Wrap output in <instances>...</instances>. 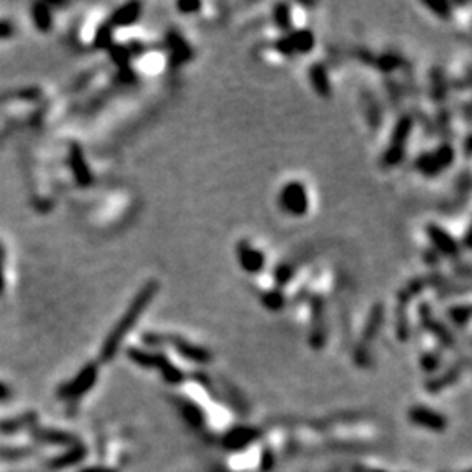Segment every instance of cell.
<instances>
[{"mask_svg": "<svg viewBox=\"0 0 472 472\" xmlns=\"http://www.w3.org/2000/svg\"><path fill=\"white\" fill-rule=\"evenodd\" d=\"M69 159H71L72 172H74V177H75V181H78V184L81 185V188H88V185H91L93 175H91V172H89L88 165H86V159H84V156H82V149L79 147L78 144L71 145V156H69Z\"/></svg>", "mask_w": 472, "mask_h": 472, "instance_id": "7c38bea8", "label": "cell"}, {"mask_svg": "<svg viewBox=\"0 0 472 472\" xmlns=\"http://www.w3.org/2000/svg\"><path fill=\"white\" fill-rule=\"evenodd\" d=\"M311 331H310V345L315 350H320L325 343V301L320 294L311 296Z\"/></svg>", "mask_w": 472, "mask_h": 472, "instance_id": "5b68a950", "label": "cell"}, {"mask_svg": "<svg viewBox=\"0 0 472 472\" xmlns=\"http://www.w3.org/2000/svg\"><path fill=\"white\" fill-rule=\"evenodd\" d=\"M425 231H427L428 240H430L432 247H434L432 251H435L439 255H444V257H458V254H460V244L455 240L446 229L430 222V224H427Z\"/></svg>", "mask_w": 472, "mask_h": 472, "instance_id": "52a82bcc", "label": "cell"}, {"mask_svg": "<svg viewBox=\"0 0 472 472\" xmlns=\"http://www.w3.org/2000/svg\"><path fill=\"white\" fill-rule=\"evenodd\" d=\"M236 257H238L242 269L247 271L248 275L261 273L266 266L264 254L252 244H248V242H240L236 245Z\"/></svg>", "mask_w": 472, "mask_h": 472, "instance_id": "9c48e42d", "label": "cell"}, {"mask_svg": "<svg viewBox=\"0 0 472 472\" xmlns=\"http://www.w3.org/2000/svg\"><path fill=\"white\" fill-rule=\"evenodd\" d=\"M96 376H98V369L95 364H88L81 373L74 378L72 381L60 387L58 395L63 399H78L84 395L93 385L96 383Z\"/></svg>", "mask_w": 472, "mask_h": 472, "instance_id": "8992f818", "label": "cell"}, {"mask_svg": "<svg viewBox=\"0 0 472 472\" xmlns=\"http://www.w3.org/2000/svg\"><path fill=\"white\" fill-rule=\"evenodd\" d=\"M275 49H277V51L284 56L294 55V51H292V46H291V42H289L287 35H285V37H282V39H278V41L275 42Z\"/></svg>", "mask_w": 472, "mask_h": 472, "instance_id": "836d02e7", "label": "cell"}, {"mask_svg": "<svg viewBox=\"0 0 472 472\" xmlns=\"http://www.w3.org/2000/svg\"><path fill=\"white\" fill-rule=\"evenodd\" d=\"M362 105H364L365 111V119H367L369 126L373 129H378L381 125V109L380 104H378L374 96L371 93L364 91V96H362Z\"/></svg>", "mask_w": 472, "mask_h": 472, "instance_id": "ac0fdd59", "label": "cell"}, {"mask_svg": "<svg viewBox=\"0 0 472 472\" xmlns=\"http://www.w3.org/2000/svg\"><path fill=\"white\" fill-rule=\"evenodd\" d=\"M292 277H294V266L289 264V262H282L273 271L275 287L284 289V285H287L292 280Z\"/></svg>", "mask_w": 472, "mask_h": 472, "instance_id": "cb8c5ba5", "label": "cell"}, {"mask_svg": "<svg viewBox=\"0 0 472 472\" xmlns=\"http://www.w3.org/2000/svg\"><path fill=\"white\" fill-rule=\"evenodd\" d=\"M411 129H413V116L402 114L401 118L397 119V122H395L394 131H392L390 144L387 145V149H385L383 152V158H381V165L387 166V168H394V166H397L399 163L404 159Z\"/></svg>", "mask_w": 472, "mask_h": 472, "instance_id": "7a4b0ae2", "label": "cell"}, {"mask_svg": "<svg viewBox=\"0 0 472 472\" xmlns=\"http://www.w3.org/2000/svg\"><path fill=\"white\" fill-rule=\"evenodd\" d=\"M465 156H467V158H469V156H471V135H467V137H465Z\"/></svg>", "mask_w": 472, "mask_h": 472, "instance_id": "74e56055", "label": "cell"}, {"mask_svg": "<svg viewBox=\"0 0 472 472\" xmlns=\"http://www.w3.org/2000/svg\"><path fill=\"white\" fill-rule=\"evenodd\" d=\"M424 6L441 19H450L451 15H453L451 12V6L448 2H424Z\"/></svg>", "mask_w": 472, "mask_h": 472, "instance_id": "f1b7e54d", "label": "cell"}, {"mask_svg": "<svg viewBox=\"0 0 472 472\" xmlns=\"http://www.w3.org/2000/svg\"><path fill=\"white\" fill-rule=\"evenodd\" d=\"M395 320H397V338L401 341H408V338H410V318H408V305H402V302H399Z\"/></svg>", "mask_w": 472, "mask_h": 472, "instance_id": "ffe728a7", "label": "cell"}, {"mask_svg": "<svg viewBox=\"0 0 472 472\" xmlns=\"http://www.w3.org/2000/svg\"><path fill=\"white\" fill-rule=\"evenodd\" d=\"M418 314H420L421 325H424L428 332H432V334H434L435 338L444 345V347H453L455 345L453 334H451L450 329L444 325V322H441L439 318L435 317L434 310H432V307L428 305V302H420Z\"/></svg>", "mask_w": 472, "mask_h": 472, "instance_id": "ba28073f", "label": "cell"}, {"mask_svg": "<svg viewBox=\"0 0 472 472\" xmlns=\"http://www.w3.org/2000/svg\"><path fill=\"white\" fill-rule=\"evenodd\" d=\"M82 457H84V450H82V446H75L74 450H71L69 453L56 458V460L51 464V467H55V469L66 467V465H72V464H75V462H79Z\"/></svg>", "mask_w": 472, "mask_h": 472, "instance_id": "4316f807", "label": "cell"}, {"mask_svg": "<svg viewBox=\"0 0 472 472\" xmlns=\"http://www.w3.org/2000/svg\"><path fill=\"white\" fill-rule=\"evenodd\" d=\"M437 364H439V358H437V355L427 354L424 357V367L427 369V371H432V369H435L437 367Z\"/></svg>", "mask_w": 472, "mask_h": 472, "instance_id": "e575fe53", "label": "cell"}, {"mask_svg": "<svg viewBox=\"0 0 472 472\" xmlns=\"http://www.w3.org/2000/svg\"><path fill=\"white\" fill-rule=\"evenodd\" d=\"M455 161V149L450 142H444L432 152H424L417 158L415 166L425 177H435Z\"/></svg>", "mask_w": 472, "mask_h": 472, "instance_id": "277c9868", "label": "cell"}, {"mask_svg": "<svg viewBox=\"0 0 472 472\" xmlns=\"http://www.w3.org/2000/svg\"><path fill=\"white\" fill-rule=\"evenodd\" d=\"M166 343L172 345L177 354H181L182 357L189 358V361L201 362V364L210 361V352H208L207 348H201V347H198V345L189 343V341L184 340V338H179V336H165V345Z\"/></svg>", "mask_w": 472, "mask_h": 472, "instance_id": "30bf717a", "label": "cell"}, {"mask_svg": "<svg viewBox=\"0 0 472 472\" xmlns=\"http://www.w3.org/2000/svg\"><path fill=\"white\" fill-rule=\"evenodd\" d=\"M450 111L448 109H441L439 111V116H437V129L441 131V135L443 137H450Z\"/></svg>", "mask_w": 472, "mask_h": 472, "instance_id": "f546056e", "label": "cell"}, {"mask_svg": "<svg viewBox=\"0 0 472 472\" xmlns=\"http://www.w3.org/2000/svg\"><path fill=\"white\" fill-rule=\"evenodd\" d=\"M9 35H12V25L0 21V37H9Z\"/></svg>", "mask_w": 472, "mask_h": 472, "instance_id": "d590c367", "label": "cell"}, {"mask_svg": "<svg viewBox=\"0 0 472 472\" xmlns=\"http://www.w3.org/2000/svg\"><path fill=\"white\" fill-rule=\"evenodd\" d=\"M9 395H11V390L0 381V401H8Z\"/></svg>", "mask_w": 472, "mask_h": 472, "instance_id": "8d00e7d4", "label": "cell"}, {"mask_svg": "<svg viewBox=\"0 0 472 472\" xmlns=\"http://www.w3.org/2000/svg\"><path fill=\"white\" fill-rule=\"evenodd\" d=\"M4 289V273H2V254H0V292Z\"/></svg>", "mask_w": 472, "mask_h": 472, "instance_id": "f35d334b", "label": "cell"}, {"mask_svg": "<svg viewBox=\"0 0 472 472\" xmlns=\"http://www.w3.org/2000/svg\"><path fill=\"white\" fill-rule=\"evenodd\" d=\"M158 291H159V284L156 280H149L147 284L138 291V294L133 298L131 305L128 307L126 314L119 318L116 327L112 329L111 334L107 336V340H105L104 347H102V361L107 362V361H111V358H114V355L118 354L119 347H121L126 334L131 331L133 325L137 324V320L142 317L145 308L149 307V302L156 298Z\"/></svg>", "mask_w": 472, "mask_h": 472, "instance_id": "6da1fadb", "label": "cell"}, {"mask_svg": "<svg viewBox=\"0 0 472 472\" xmlns=\"http://www.w3.org/2000/svg\"><path fill=\"white\" fill-rule=\"evenodd\" d=\"M82 472H111V471H107V469H86V471H82Z\"/></svg>", "mask_w": 472, "mask_h": 472, "instance_id": "ab89813d", "label": "cell"}, {"mask_svg": "<svg viewBox=\"0 0 472 472\" xmlns=\"http://www.w3.org/2000/svg\"><path fill=\"white\" fill-rule=\"evenodd\" d=\"M33 12V21H35V25H37L39 30H42V32H48L49 28H51V23H53V16H51V11H49V8L46 4H35L32 9Z\"/></svg>", "mask_w": 472, "mask_h": 472, "instance_id": "44dd1931", "label": "cell"}, {"mask_svg": "<svg viewBox=\"0 0 472 472\" xmlns=\"http://www.w3.org/2000/svg\"><path fill=\"white\" fill-rule=\"evenodd\" d=\"M413 417L417 418L420 424H425V425H435V424H441V418L435 417L434 413H428V411L425 410H415L413 411ZM415 420V421H417Z\"/></svg>", "mask_w": 472, "mask_h": 472, "instance_id": "4dcf8cb0", "label": "cell"}, {"mask_svg": "<svg viewBox=\"0 0 472 472\" xmlns=\"http://www.w3.org/2000/svg\"><path fill=\"white\" fill-rule=\"evenodd\" d=\"M33 437L37 441H44V443H55V444H65L71 441V435L63 434V432L55 430H35Z\"/></svg>", "mask_w": 472, "mask_h": 472, "instance_id": "484cf974", "label": "cell"}, {"mask_svg": "<svg viewBox=\"0 0 472 472\" xmlns=\"http://www.w3.org/2000/svg\"><path fill=\"white\" fill-rule=\"evenodd\" d=\"M374 63L380 66L381 72H392V71H395L397 66H402V63L404 62H402L401 56L395 55V53H385V55L374 58Z\"/></svg>", "mask_w": 472, "mask_h": 472, "instance_id": "d4e9b609", "label": "cell"}, {"mask_svg": "<svg viewBox=\"0 0 472 472\" xmlns=\"http://www.w3.org/2000/svg\"><path fill=\"white\" fill-rule=\"evenodd\" d=\"M168 48L172 51V62L175 65H182V63L189 62L192 56V49L189 48L188 42L182 39V35L179 33H168Z\"/></svg>", "mask_w": 472, "mask_h": 472, "instance_id": "9a60e30c", "label": "cell"}, {"mask_svg": "<svg viewBox=\"0 0 472 472\" xmlns=\"http://www.w3.org/2000/svg\"><path fill=\"white\" fill-rule=\"evenodd\" d=\"M95 46L100 49L112 48V26L111 25H102L98 28V33L95 37Z\"/></svg>", "mask_w": 472, "mask_h": 472, "instance_id": "83f0119b", "label": "cell"}, {"mask_svg": "<svg viewBox=\"0 0 472 472\" xmlns=\"http://www.w3.org/2000/svg\"><path fill=\"white\" fill-rule=\"evenodd\" d=\"M273 21L284 32H289L292 26V12L287 4H277L273 8Z\"/></svg>", "mask_w": 472, "mask_h": 472, "instance_id": "7402d4cb", "label": "cell"}, {"mask_svg": "<svg viewBox=\"0 0 472 472\" xmlns=\"http://www.w3.org/2000/svg\"><path fill=\"white\" fill-rule=\"evenodd\" d=\"M430 82L432 100L437 102V104H443L448 95V82L446 78H444V72L441 71V69H437V66L430 71Z\"/></svg>", "mask_w": 472, "mask_h": 472, "instance_id": "e0dca14e", "label": "cell"}, {"mask_svg": "<svg viewBox=\"0 0 472 472\" xmlns=\"http://www.w3.org/2000/svg\"><path fill=\"white\" fill-rule=\"evenodd\" d=\"M448 317H450V320L453 322L455 325L465 327L469 318H471V307H469V305H453V307H450V310H448Z\"/></svg>", "mask_w": 472, "mask_h": 472, "instance_id": "603a6c76", "label": "cell"}, {"mask_svg": "<svg viewBox=\"0 0 472 472\" xmlns=\"http://www.w3.org/2000/svg\"><path fill=\"white\" fill-rule=\"evenodd\" d=\"M385 88H387V93H388V96H390L392 102H394V104L397 105L399 100L402 98L401 86L395 84V81H392V79H387V81H385Z\"/></svg>", "mask_w": 472, "mask_h": 472, "instance_id": "1f68e13d", "label": "cell"}, {"mask_svg": "<svg viewBox=\"0 0 472 472\" xmlns=\"http://www.w3.org/2000/svg\"><path fill=\"white\" fill-rule=\"evenodd\" d=\"M142 15V4L140 2H129V4L121 6L118 11H114L109 25L111 26H129L133 23H137Z\"/></svg>", "mask_w": 472, "mask_h": 472, "instance_id": "4fadbf2b", "label": "cell"}, {"mask_svg": "<svg viewBox=\"0 0 472 472\" xmlns=\"http://www.w3.org/2000/svg\"><path fill=\"white\" fill-rule=\"evenodd\" d=\"M310 82L317 95L324 96V98L331 96V81H329L327 69L324 66V63H314L310 66Z\"/></svg>", "mask_w": 472, "mask_h": 472, "instance_id": "5bb4252c", "label": "cell"}, {"mask_svg": "<svg viewBox=\"0 0 472 472\" xmlns=\"http://www.w3.org/2000/svg\"><path fill=\"white\" fill-rule=\"evenodd\" d=\"M278 203L285 214L292 215V217H302L308 214L310 208V198H308L307 185L299 181L287 182L282 188L280 196H278Z\"/></svg>", "mask_w": 472, "mask_h": 472, "instance_id": "3957f363", "label": "cell"}, {"mask_svg": "<svg viewBox=\"0 0 472 472\" xmlns=\"http://www.w3.org/2000/svg\"><path fill=\"white\" fill-rule=\"evenodd\" d=\"M201 8H203L201 2H192V0H182V2H177V9L182 15H192V12H198Z\"/></svg>", "mask_w": 472, "mask_h": 472, "instance_id": "d6a6232c", "label": "cell"}, {"mask_svg": "<svg viewBox=\"0 0 472 472\" xmlns=\"http://www.w3.org/2000/svg\"><path fill=\"white\" fill-rule=\"evenodd\" d=\"M261 302L264 305L266 310L269 311H280L285 307V296L284 291L278 287L269 289V291L262 292Z\"/></svg>", "mask_w": 472, "mask_h": 472, "instance_id": "d6986e66", "label": "cell"}, {"mask_svg": "<svg viewBox=\"0 0 472 472\" xmlns=\"http://www.w3.org/2000/svg\"><path fill=\"white\" fill-rule=\"evenodd\" d=\"M287 39H289V42H291L294 55L296 53L305 55V53H310L311 49L315 48V35H314V32L308 28L291 32L287 35Z\"/></svg>", "mask_w": 472, "mask_h": 472, "instance_id": "2e32d148", "label": "cell"}, {"mask_svg": "<svg viewBox=\"0 0 472 472\" xmlns=\"http://www.w3.org/2000/svg\"><path fill=\"white\" fill-rule=\"evenodd\" d=\"M383 320H385L383 305H381V302H376V305H373L371 311H369V317L367 320H365L364 331H362V340L361 343H358V347L367 348V345L371 343V341L376 340L378 332H380L381 325H383Z\"/></svg>", "mask_w": 472, "mask_h": 472, "instance_id": "8fae6325", "label": "cell"}]
</instances>
